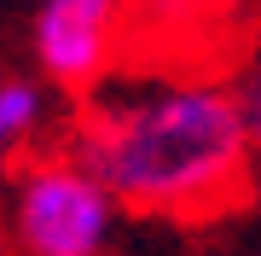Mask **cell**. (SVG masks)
Wrapping results in <instances>:
<instances>
[{
    "label": "cell",
    "instance_id": "277c9868",
    "mask_svg": "<svg viewBox=\"0 0 261 256\" xmlns=\"http://www.w3.org/2000/svg\"><path fill=\"white\" fill-rule=\"evenodd\" d=\"M53 123V82L47 76H0V140L12 152L35 146Z\"/></svg>",
    "mask_w": 261,
    "mask_h": 256
},
{
    "label": "cell",
    "instance_id": "ba28073f",
    "mask_svg": "<svg viewBox=\"0 0 261 256\" xmlns=\"http://www.w3.org/2000/svg\"><path fill=\"white\" fill-rule=\"evenodd\" d=\"M6 157H12V146H6V140H0V175H6Z\"/></svg>",
    "mask_w": 261,
    "mask_h": 256
},
{
    "label": "cell",
    "instance_id": "3957f363",
    "mask_svg": "<svg viewBox=\"0 0 261 256\" xmlns=\"http://www.w3.org/2000/svg\"><path fill=\"white\" fill-rule=\"evenodd\" d=\"M29 47H35L41 76L64 94H93L111 82L116 53H122V18L93 6H35L29 24Z\"/></svg>",
    "mask_w": 261,
    "mask_h": 256
},
{
    "label": "cell",
    "instance_id": "52a82bcc",
    "mask_svg": "<svg viewBox=\"0 0 261 256\" xmlns=\"http://www.w3.org/2000/svg\"><path fill=\"white\" fill-rule=\"evenodd\" d=\"M209 6V18H232V12H250V6H261V0H203Z\"/></svg>",
    "mask_w": 261,
    "mask_h": 256
},
{
    "label": "cell",
    "instance_id": "7a4b0ae2",
    "mask_svg": "<svg viewBox=\"0 0 261 256\" xmlns=\"http://www.w3.org/2000/svg\"><path fill=\"white\" fill-rule=\"evenodd\" d=\"M122 204L75 152H41L12 175L6 233L23 256H105L116 245Z\"/></svg>",
    "mask_w": 261,
    "mask_h": 256
},
{
    "label": "cell",
    "instance_id": "5b68a950",
    "mask_svg": "<svg viewBox=\"0 0 261 256\" xmlns=\"http://www.w3.org/2000/svg\"><path fill=\"white\" fill-rule=\"evenodd\" d=\"M232 82H238V105H244V123H250L255 157H261V29H255V41H250V53H244Z\"/></svg>",
    "mask_w": 261,
    "mask_h": 256
},
{
    "label": "cell",
    "instance_id": "8992f818",
    "mask_svg": "<svg viewBox=\"0 0 261 256\" xmlns=\"http://www.w3.org/2000/svg\"><path fill=\"white\" fill-rule=\"evenodd\" d=\"M47 6H93V12H128V0H47Z\"/></svg>",
    "mask_w": 261,
    "mask_h": 256
},
{
    "label": "cell",
    "instance_id": "6da1fadb",
    "mask_svg": "<svg viewBox=\"0 0 261 256\" xmlns=\"http://www.w3.org/2000/svg\"><path fill=\"white\" fill-rule=\"evenodd\" d=\"M75 157L116 192L122 210L163 221L226 216L255 180V140L238 105V82L157 70L93 87Z\"/></svg>",
    "mask_w": 261,
    "mask_h": 256
}]
</instances>
